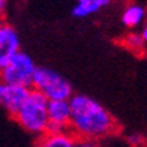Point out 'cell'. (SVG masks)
<instances>
[{
	"label": "cell",
	"instance_id": "13",
	"mask_svg": "<svg viewBox=\"0 0 147 147\" xmlns=\"http://www.w3.org/2000/svg\"><path fill=\"white\" fill-rule=\"evenodd\" d=\"M128 141H129L132 146H143V147H144L147 138L143 137L141 134H131V135L128 137Z\"/></svg>",
	"mask_w": 147,
	"mask_h": 147
},
{
	"label": "cell",
	"instance_id": "5",
	"mask_svg": "<svg viewBox=\"0 0 147 147\" xmlns=\"http://www.w3.org/2000/svg\"><path fill=\"white\" fill-rule=\"evenodd\" d=\"M18 51H21V41L15 27L9 23L0 26V72Z\"/></svg>",
	"mask_w": 147,
	"mask_h": 147
},
{
	"label": "cell",
	"instance_id": "15",
	"mask_svg": "<svg viewBox=\"0 0 147 147\" xmlns=\"http://www.w3.org/2000/svg\"><path fill=\"white\" fill-rule=\"evenodd\" d=\"M141 38H143V41L147 44V23H144V26H143V29H141Z\"/></svg>",
	"mask_w": 147,
	"mask_h": 147
},
{
	"label": "cell",
	"instance_id": "1",
	"mask_svg": "<svg viewBox=\"0 0 147 147\" xmlns=\"http://www.w3.org/2000/svg\"><path fill=\"white\" fill-rule=\"evenodd\" d=\"M69 132L77 140L102 141L119 131L116 117L95 98L84 93H74L69 99Z\"/></svg>",
	"mask_w": 147,
	"mask_h": 147
},
{
	"label": "cell",
	"instance_id": "8",
	"mask_svg": "<svg viewBox=\"0 0 147 147\" xmlns=\"http://www.w3.org/2000/svg\"><path fill=\"white\" fill-rule=\"evenodd\" d=\"M75 143L71 132H47L36 140V147H75Z\"/></svg>",
	"mask_w": 147,
	"mask_h": 147
},
{
	"label": "cell",
	"instance_id": "3",
	"mask_svg": "<svg viewBox=\"0 0 147 147\" xmlns=\"http://www.w3.org/2000/svg\"><path fill=\"white\" fill-rule=\"evenodd\" d=\"M32 90H35L47 99L51 101H69L74 95L72 84L66 80L62 74L50 69V68H39L35 72L32 81Z\"/></svg>",
	"mask_w": 147,
	"mask_h": 147
},
{
	"label": "cell",
	"instance_id": "2",
	"mask_svg": "<svg viewBox=\"0 0 147 147\" xmlns=\"http://www.w3.org/2000/svg\"><path fill=\"white\" fill-rule=\"evenodd\" d=\"M14 119L26 132L39 138L48 132V101L41 93L30 89Z\"/></svg>",
	"mask_w": 147,
	"mask_h": 147
},
{
	"label": "cell",
	"instance_id": "12",
	"mask_svg": "<svg viewBox=\"0 0 147 147\" xmlns=\"http://www.w3.org/2000/svg\"><path fill=\"white\" fill-rule=\"evenodd\" d=\"M75 147H105L102 141H95V140H77Z\"/></svg>",
	"mask_w": 147,
	"mask_h": 147
},
{
	"label": "cell",
	"instance_id": "11",
	"mask_svg": "<svg viewBox=\"0 0 147 147\" xmlns=\"http://www.w3.org/2000/svg\"><path fill=\"white\" fill-rule=\"evenodd\" d=\"M123 44L128 50H131L132 53H137V54H140L144 50V45H146L140 33H129V35H126V38L123 39Z\"/></svg>",
	"mask_w": 147,
	"mask_h": 147
},
{
	"label": "cell",
	"instance_id": "14",
	"mask_svg": "<svg viewBox=\"0 0 147 147\" xmlns=\"http://www.w3.org/2000/svg\"><path fill=\"white\" fill-rule=\"evenodd\" d=\"M9 6V0H0V20H3L6 11H8Z\"/></svg>",
	"mask_w": 147,
	"mask_h": 147
},
{
	"label": "cell",
	"instance_id": "17",
	"mask_svg": "<svg viewBox=\"0 0 147 147\" xmlns=\"http://www.w3.org/2000/svg\"><path fill=\"white\" fill-rule=\"evenodd\" d=\"M144 147H147V141H146V144H144Z\"/></svg>",
	"mask_w": 147,
	"mask_h": 147
},
{
	"label": "cell",
	"instance_id": "6",
	"mask_svg": "<svg viewBox=\"0 0 147 147\" xmlns=\"http://www.w3.org/2000/svg\"><path fill=\"white\" fill-rule=\"evenodd\" d=\"M29 92V87H20V86L9 84L0 78V107L14 117V114L24 102V99L27 98Z\"/></svg>",
	"mask_w": 147,
	"mask_h": 147
},
{
	"label": "cell",
	"instance_id": "4",
	"mask_svg": "<svg viewBox=\"0 0 147 147\" xmlns=\"http://www.w3.org/2000/svg\"><path fill=\"white\" fill-rule=\"evenodd\" d=\"M38 66L27 53L18 51L17 54L9 60V63L0 72V78L3 81L20 86V87H32V81L35 77Z\"/></svg>",
	"mask_w": 147,
	"mask_h": 147
},
{
	"label": "cell",
	"instance_id": "10",
	"mask_svg": "<svg viewBox=\"0 0 147 147\" xmlns=\"http://www.w3.org/2000/svg\"><path fill=\"white\" fill-rule=\"evenodd\" d=\"M144 20H146V9L141 5L131 3L122 12V23L128 29H135L138 26H141Z\"/></svg>",
	"mask_w": 147,
	"mask_h": 147
},
{
	"label": "cell",
	"instance_id": "9",
	"mask_svg": "<svg viewBox=\"0 0 147 147\" xmlns=\"http://www.w3.org/2000/svg\"><path fill=\"white\" fill-rule=\"evenodd\" d=\"M113 2L114 0H75V6L72 8V15L75 18H87L110 6Z\"/></svg>",
	"mask_w": 147,
	"mask_h": 147
},
{
	"label": "cell",
	"instance_id": "16",
	"mask_svg": "<svg viewBox=\"0 0 147 147\" xmlns=\"http://www.w3.org/2000/svg\"><path fill=\"white\" fill-rule=\"evenodd\" d=\"M3 24V20H0V26H2Z\"/></svg>",
	"mask_w": 147,
	"mask_h": 147
},
{
	"label": "cell",
	"instance_id": "7",
	"mask_svg": "<svg viewBox=\"0 0 147 147\" xmlns=\"http://www.w3.org/2000/svg\"><path fill=\"white\" fill-rule=\"evenodd\" d=\"M71 107L69 101L48 102V132H69Z\"/></svg>",
	"mask_w": 147,
	"mask_h": 147
}]
</instances>
